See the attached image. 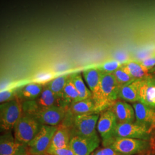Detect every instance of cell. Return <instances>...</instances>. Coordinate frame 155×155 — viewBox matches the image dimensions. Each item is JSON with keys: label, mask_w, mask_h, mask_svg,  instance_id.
Masks as SVG:
<instances>
[{"label": "cell", "mask_w": 155, "mask_h": 155, "mask_svg": "<svg viewBox=\"0 0 155 155\" xmlns=\"http://www.w3.org/2000/svg\"><path fill=\"white\" fill-rule=\"evenodd\" d=\"M22 111L33 117L41 125L58 126L61 124L66 114V109L59 106L39 107L33 101L22 103Z\"/></svg>", "instance_id": "6da1fadb"}, {"label": "cell", "mask_w": 155, "mask_h": 155, "mask_svg": "<svg viewBox=\"0 0 155 155\" xmlns=\"http://www.w3.org/2000/svg\"><path fill=\"white\" fill-rule=\"evenodd\" d=\"M120 89L113 74H102L100 100L95 105V113L100 114L110 109L118 98Z\"/></svg>", "instance_id": "7a4b0ae2"}, {"label": "cell", "mask_w": 155, "mask_h": 155, "mask_svg": "<svg viewBox=\"0 0 155 155\" xmlns=\"http://www.w3.org/2000/svg\"><path fill=\"white\" fill-rule=\"evenodd\" d=\"M42 125L33 117L23 113L13 128L15 139L27 146L39 133Z\"/></svg>", "instance_id": "3957f363"}, {"label": "cell", "mask_w": 155, "mask_h": 155, "mask_svg": "<svg viewBox=\"0 0 155 155\" xmlns=\"http://www.w3.org/2000/svg\"><path fill=\"white\" fill-rule=\"evenodd\" d=\"M100 114L89 113L74 117L70 125L71 137L75 136L92 137L98 136L97 125Z\"/></svg>", "instance_id": "277c9868"}, {"label": "cell", "mask_w": 155, "mask_h": 155, "mask_svg": "<svg viewBox=\"0 0 155 155\" xmlns=\"http://www.w3.org/2000/svg\"><path fill=\"white\" fill-rule=\"evenodd\" d=\"M22 114V102L17 97L1 104L0 127L1 130L6 132L13 129Z\"/></svg>", "instance_id": "5b68a950"}, {"label": "cell", "mask_w": 155, "mask_h": 155, "mask_svg": "<svg viewBox=\"0 0 155 155\" xmlns=\"http://www.w3.org/2000/svg\"><path fill=\"white\" fill-rule=\"evenodd\" d=\"M151 146L150 141L141 139L116 137L109 147L118 155H134L148 150Z\"/></svg>", "instance_id": "8992f818"}, {"label": "cell", "mask_w": 155, "mask_h": 155, "mask_svg": "<svg viewBox=\"0 0 155 155\" xmlns=\"http://www.w3.org/2000/svg\"><path fill=\"white\" fill-rule=\"evenodd\" d=\"M117 124L116 116L110 109L100 113L97 130L104 147H109L115 138L114 134Z\"/></svg>", "instance_id": "52a82bcc"}, {"label": "cell", "mask_w": 155, "mask_h": 155, "mask_svg": "<svg viewBox=\"0 0 155 155\" xmlns=\"http://www.w3.org/2000/svg\"><path fill=\"white\" fill-rule=\"evenodd\" d=\"M58 126L43 125L39 133L27 145L29 155H41L47 153Z\"/></svg>", "instance_id": "ba28073f"}, {"label": "cell", "mask_w": 155, "mask_h": 155, "mask_svg": "<svg viewBox=\"0 0 155 155\" xmlns=\"http://www.w3.org/2000/svg\"><path fill=\"white\" fill-rule=\"evenodd\" d=\"M151 133L148 127L136 121L120 123L117 124L114 137L141 139L150 141L152 137Z\"/></svg>", "instance_id": "9c48e42d"}, {"label": "cell", "mask_w": 155, "mask_h": 155, "mask_svg": "<svg viewBox=\"0 0 155 155\" xmlns=\"http://www.w3.org/2000/svg\"><path fill=\"white\" fill-rule=\"evenodd\" d=\"M99 136L86 137L75 136L71 137L70 147L76 155H91L100 145Z\"/></svg>", "instance_id": "30bf717a"}, {"label": "cell", "mask_w": 155, "mask_h": 155, "mask_svg": "<svg viewBox=\"0 0 155 155\" xmlns=\"http://www.w3.org/2000/svg\"><path fill=\"white\" fill-rule=\"evenodd\" d=\"M95 105L93 98L74 102L66 110L61 124L69 127L73 118L78 116L95 113Z\"/></svg>", "instance_id": "8fae6325"}, {"label": "cell", "mask_w": 155, "mask_h": 155, "mask_svg": "<svg viewBox=\"0 0 155 155\" xmlns=\"http://www.w3.org/2000/svg\"><path fill=\"white\" fill-rule=\"evenodd\" d=\"M0 155H29L27 146L20 143L11 132H6L0 137Z\"/></svg>", "instance_id": "7c38bea8"}, {"label": "cell", "mask_w": 155, "mask_h": 155, "mask_svg": "<svg viewBox=\"0 0 155 155\" xmlns=\"http://www.w3.org/2000/svg\"><path fill=\"white\" fill-rule=\"evenodd\" d=\"M155 110V74L150 73L142 79L139 101Z\"/></svg>", "instance_id": "4fadbf2b"}, {"label": "cell", "mask_w": 155, "mask_h": 155, "mask_svg": "<svg viewBox=\"0 0 155 155\" xmlns=\"http://www.w3.org/2000/svg\"><path fill=\"white\" fill-rule=\"evenodd\" d=\"M102 73L97 67L91 68L84 70L82 76L93 94V99L95 105L99 101L101 94V82Z\"/></svg>", "instance_id": "5bb4252c"}, {"label": "cell", "mask_w": 155, "mask_h": 155, "mask_svg": "<svg viewBox=\"0 0 155 155\" xmlns=\"http://www.w3.org/2000/svg\"><path fill=\"white\" fill-rule=\"evenodd\" d=\"M132 106L135 113V121L148 127L150 131V129L155 120V109L150 108L140 102L133 103Z\"/></svg>", "instance_id": "9a60e30c"}, {"label": "cell", "mask_w": 155, "mask_h": 155, "mask_svg": "<svg viewBox=\"0 0 155 155\" xmlns=\"http://www.w3.org/2000/svg\"><path fill=\"white\" fill-rule=\"evenodd\" d=\"M109 109L115 114L118 124L135 122V113L133 106L127 102L117 101Z\"/></svg>", "instance_id": "2e32d148"}, {"label": "cell", "mask_w": 155, "mask_h": 155, "mask_svg": "<svg viewBox=\"0 0 155 155\" xmlns=\"http://www.w3.org/2000/svg\"><path fill=\"white\" fill-rule=\"evenodd\" d=\"M71 137L70 127L61 124L58 126V129L52 137L48 150L64 148L70 147Z\"/></svg>", "instance_id": "e0dca14e"}, {"label": "cell", "mask_w": 155, "mask_h": 155, "mask_svg": "<svg viewBox=\"0 0 155 155\" xmlns=\"http://www.w3.org/2000/svg\"><path fill=\"white\" fill-rule=\"evenodd\" d=\"M142 83L141 79H136L131 83L121 87L118 93V98L125 102L134 103L139 101L140 90Z\"/></svg>", "instance_id": "ac0fdd59"}, {"label": "cell", "mask_w": 155, "mask_h": 155, "mask_svg": "<svg viewBox=\"0 0 155 155\" xmlns=\"http://www.w3.org/2000/svg\"><path fill=\"white\" fill-rule=\"evenodd\" d=\"M41 83H29L18 89L17 97L21 102L37 99L44 89Z\"/></svg>", "instance_id": "d6986e66"}, {"label": "cell", "mask_w": 155, "mask_h": 155, "mask_svg": "<svg viewBox=\"0 0 155 155\" xmlns=\"http://www.w3.org/2000/svg\"><path fill=\"white\" fill-rule=\"evenodd\" d=\"M36 105L41 107L59 106L62 107L61 97L55 94L48 87L45 86L39 97L34 100Z\"/></svg>", "instance_id": "ffe728a7"}, {"label": "cell", "mask_w": 155, "mask_h": 155, "mask_svg": "<svg viewBox=\"0 0 155 155\" xmlns=\"http://www.w3.org/2000/svg\"><path fill=\"white\" fill-rule=\"evenodd\" d=\"M122 65L135 80L143 79L150 74V70L143 66L140 61H127L122 63Z\"/></svg>", "instance_id": "44dd1931"}, {"label": "cell", "mask_w": 155, "mask_h": 155, "mask_svg": "<svg viewBox=\"0 0 155 155\" xmlns=\"http://www.w3.org/2000/svg\"><path fill=\"white\" fill-rule=\"evenodd\" d=\"M61 100L62 107L66 110L74 102L79 101V94L70 77L61 93Z\"/></svg>", "instance_id": "7402d4cb"}, {"label": "cell", "mask_w": 155, "mask_h": 155, "mask_svg": "<svg viewBox=\"0 0 155 155\" xmlns=\"http://www.w3.org/2000/svg\"><path fill=\"white\" fill-rule=\"evenodd\" d=\"M70 78L79 94L78 101L92 98V93L88 87L85 84L82 75L80 73H75L74 74H71L70 75Z\"/></svg>", "instance_id": "603a6c76"}, {"label": "cell", "mask_w": 155, "mask_h": 155, "mask_svg": "<svg viewBox=\"0 0 155 155\" xmlns=\"http://www.w3.org/2000/svg\"><path fill=\"white\" fill-rule=\"evenodd\" d=\"M70 77V75L68 74L61 75L51 80L47 83L45 86L48 87L51 91H52L55 94L61 97V93Z\"/></svg>", "instance_id": "cb8c5ba5"}, {"label": "cell", "mask_w": 155, "mask_h": 155, "mask_svg": "<svg viewBox=\"0 0 155 155\" xmlns=\"http://www.w3.org/2000/svg\"><path fill=\"white\" fill-rule=\"evenodd\" d=\"M113 74L116 80L117 83H118L120 88L128 83H131L135 81V79L130 75V74L127 72L124 67L122 66V65Z\"/></svg>", "instance_id": "d4e9b609"}, {"label": "cell", "mask_w": 155, "mask_h": 155, "mask_svg": "<svg viewBox=\"0 0 155 155\" xmlns=\"http://www.w3.org/2000/svg\"><path fill=\"white\" fill-rule=\"evenodd\" d=\"M122 63L118 61H107L97 67L102 74H113L122 66Z\"/></svg>", "instance_id": "484cf974"}, {"label": "cell", "mask_w": 155, "mask_h": 155, "mask_svg": "<svg viewBox=\"0 0 155 155\" xmlns=\"http://www.w3.org/2000/svg\"><path fill=\"white\" fill-rule=\"evenodd\" d=\"M19 88L15 87L13 89H7L1 91L0 93V102L1 104L13 100L17 97V91Z\"/></svg>", "instance_id": "4316f807"}, {"label": "cell", "mask_w": 155, "mask_h": 155, "mask_svg": "<svg viewBox=\"0 0 155 155\" xmlns=\"http://www.w3.org/2000/svg\"><path fill=\"white\" fill-rule=\"evenodd\" d=\"M47 153L51 155H76L70 147L64 148L48 150Z\"/></svg>", "instance_id": "83f0119b"}, {"label": "cell", "mask_w": 155, "mask_h": 155, "mask_svg": "<svg viewBox=\"0 0 155 155\" xmlns=\"http://www.w3.org/2000/svg\"><path fill=\"white\" fill-rule=\"evenodd\" d=\"M140 61L150 71L152 70L155 67V51Z\"/></svg>", "instance_id": "f1b7e54d"}, {"label": "cell", "mask_w": 155, "mask_h": 155, "mask_svg": "<svg viewBox=\"0 0 155 155\" xmlns=\"http://www.w3.org/2000/svg\"><path fill=\"white\" fill-rule=\"evenodd\" d=\"M91 155H118L116 152L111 149L110 147H107L104 148L97 150L93 152Z\"/></svg>", "instance_id": "f546056e"}, {"label": "cell", "mask_w": 155, "mask_h": 155, "mask_svg": "<svg viewBox=\"0 0 155 155\" xmlns=\"http://www.w3.org/2000/svg\"><path fill=\"white\" fill-rule=\"evenodd\" d=\"M151 146L152 147V148H153L154 150H155V133L153 139H152V144H151Z\"/></svg>", "instance_id": "4dcf8cb0"}, {"label": "cell", "mask_w": 155, "mask_h": 155, "mask_svg": "<svg viewBox=\"0 0 155 155\" xmlns=\"http://www.w3.org/2000/svg\"><path fill=\"white\" fill-rule=\"evenodd\" d=\"M155 120H154V122H153V125H152V127H151V129H150V131H151V132L153 130H155Z\"/></svg>", "instance_id": "1f68e13d"}, {"label": "cell", "mask_w": 155, "mask_h": 155, "mask_svg": "<svg viewBox=\"0 0 155 155\" xmlns=\"http://www.w3.org/2000/svg\"><path fill=\"white\" fill-rule=\"evenodd\" d=\"M150 73L155 74V67L154 68H153L152 70H150Z\"/></svg>", "instance_id": "d6a6232c"}, {"label": "cell", "mask_w": 155, "mask_h": 155, "mask_svg": "<svg viewBox=\"0 0 155 155\" xmlns=\"http://www.w3.org/2000/svg\"><path fill=\"white\" fill-rule=\"evenodd\" d=\"M50 155V154H48V153H45V154H43V155Z\"/></svg>", "instance_id": "836d02e7"}, {"label": "cell", "mask_w": 155, "mask_h": 155, "mask_svg": "<svg viewBox=\"0 0 155 155\" xmlns=\"http://www.w3.org/2000/svg\"></svg>", "instance_id": "e575fe53"}, {"label": "cell", "mask_w": 155, "mask_h": 155, "mask_svg": "<svg viewBox=\"0 0 155 155\" xmlns=\"http://www.w3.org/2000/svg\"></svg>", "instance_id": "d590c367"}]
</instances>
